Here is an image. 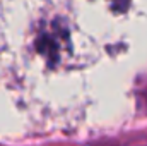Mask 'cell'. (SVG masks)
Here are the masks:
<instances>
[{
    "mask_svg": "<svg viewBox=\"0 0 147 146\" xmlns=\"http://www.w3.org/2000/svg\"><path fill=\"white\" fill-rule=\"evenodd\" d=\"M36 46L39 50V53H43L48 60L55 62L69 48V33L65 31V28L62 24L50 23L41 29L36 41Z\"/></svg>",
    "mask_w": 147,
    "mask_h": 146,
    "instance_id": "1",
    "label": "cell"
}]
</instances>
